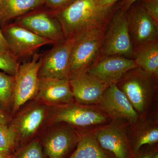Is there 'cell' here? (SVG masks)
Returning <instances> with one entry per match:
<instances>
[{
    "mask_svg": "<svg viewBox=\"0 0 158 158\" xmlns=\"http://www.w3.org/2000/svg\"><path fill=\"white\" fill-rule=\"evenodd\" d=\"M69 158H112L102 148L92 134L80 135L77 148Z\"/></svg>",
    "mask_w": 158,
    "mask_h": 158,
    "instance_id": "cell-21",
    "label": "cell"
},
{
    "mask_svg": "<svg viewBox=\"0 0 158 158\" xmlns=\"http://www.w3.org/2000/svg\"><path fill=\"white\" fill-rule=\"evenodd\" d=\"M158 152L157 144L144 145L131 158H152Z\"/></svg>",
    "mask_w": 158,
    "mask_h": 158,
    "instance_id": "cell-28",
    "label": "cell"
},
{
    "mask_svg": "<svg viewBox=\"0 0 158 158\" xmlns=\"http://www.w3.org/2000/svg\"><path fill=\"white\" fill-rule=\"evenodd\" d=\"M69 81L74 100L77 103L85 106L98 104L109 86L88 71L71 76Z\"/></svg>",
    "mask_w": 158,
    "mask_h": 158,
    "instance_id": "cell-13",
    "label": "cell"
},
{
    "mask_svg": "<svg viewBox=\"0 0 158 158\" xmlns=\"http://www.w3.org/2000/svg\"><path fill=\"white\" fill-rule=\"evenodd\" d=\"M53 109L51 117L53 123H65L78 127L100 126L107 123L106 115L91 106L73 103L56 106Z\"/></svg>",
    "mask_w": 158,
    "mask_h": 158,
    "instance_id": "cell-7",
    "label": "cell"
},
{
    "mask_svg": "<svg viewBox=\"0 0 158 158\" xmlns=\"http://www.w3.org/2000/svg\"><path fill=\"white\" fill-rule=\"evenodd\" d=\"M145 11L158 24V0L139 1Z\"/></svg>",
    "mask_w": 158,
    "mask_h": 158,
    "instance_id": "cell-27",
    "label": "cell"
},
{
    "mask_svg": "<svg viewBox=\"0 0 158 158\" xmlns=\"http://www.w3.org/2000/svg\"><path fill=\"white\" fill-rule=\"evenodd\" d=\"M0 158H13V156L7 155L0 152Z\"/></svg>",
    "mask_w": 158,
    "mask_h": 158,
    "instance_id": "cell-33",
    "label": "cell"
},
{
    "mask_svg": "<svg viewBox=\"0 0 158 158\" xmlns=\"http://www.w3.org/2000/svg\"><path fill=\"white\" fill-rule=\"evenodd\" d=\"M9 51L8 44L0 29V52Z\"/></svg>",
    "mask_w": 158,
    "mask_h": 158,
    "instance_id": "cell-31",
    "label": "cell"
},
{
    "mask_svg": "<svg viewBox=\"0 0 158 158\" xmlns=\"http://www.w3.org/2000/svg\"><path fill=\"white\" fill-rule=\"evenodd\" d=\"M99 107L112 119H122L132 124L140 116L116 85L108 86L99 102Z\"/></svg>",
    "mask_w": 158,
    "mask_h": 158,
    "instance_id": "cell-12",
    "label": "cell"
},
{
    "mask_svg": "<svg viewBox=\"0 0 158 158\" xmlns=\"http://www.w3.org/2000/svg\"><path fill=\"white\" fill-rule=\"evenodd\" d=\"M13 158H44L41 144L35 140L20 150Z\"/></svg>",
    "mask_w": 158,
    "mask_h": 158,
    "instance_id": "cell-25",
    "label": "cell"
},
{
    "mask_svg": "<svg viewBox=\"0 0 158 158\" xmlns=\"http://www.w3.org/2000/svg\"><path fill=\"white\" fill-rule=\"evenodd\" d=\"M121 0H96L101 8L106 10H111L117 8V5Z\"/></svg>",
    "mask_w": 158,
    "mask_h": 158,
    "instance_id": "cell-29",
    "label": "cell"
},
{
    "mask_svg": "<svg viewBox=\"0 0 158 158\" xmlns=\"http://www.w3.org/2000/svg\"><path fill=\"white\" fill-rule=\"evenodd\" d=\"M133 49L126 11L117 7L105 30L100 58L118 55L132 59Z\"/></svg>",
    "mask_w": 158,
    "mask_h": 158,
    "instance_id": "cell-4",
    "label": "cell"
},
{
    "mask_svg": "<svg viewBox=\"0 0 158 158\" xmlns=\"http://www.w3.org/2000/svg\"><path fill=\"white\" fill-rule=\"evenodd\" d=\"M15 77L0 72V110L8 111L13 104Z\"/></svg>",
    "mask_w": 158,
    "mask_h": 158,
    "instance_id": "cell-22",
    "label": "cell"
},
{
    "mask_svg": "<svg viewBox=\"0 0 158 158\" xmlns=\"http://www.w3.org/2000/svg\"><path fill=\"white\" fill-rule=\"evenodd\" d=\"M139 1L140 0H121L117 4V8L126 11L133 4Z\"/></svg>",
    "mask_w": 158,
    "mask_h": 158,
    "instance_id": "cell-30",
    "label": "cell"
},
{
    "mask_svg": "<svg viewBox=\"0 0 158 158\" xmlns=\"http://www.w3.org/2000/svg\"><path fill=\"white\" fill-rule=\"evenodd\" d=\"M129 32L134 48L158 40V24L148 14L139 1L126 11Z\"/></svg>",
    "mask_w": 158,
    "mask_h": 158,
    "instance_id": "cell-11",
    "label": "cell"
},
{
    "mask_svg": "<svg viewBox=\"0 0 158 158\" xmlns=\"http://www.w3.org/2000/svg\"><path fill=\"white\" fill-rule=\"evenodd\" d=\"M76 39H66L55 44L51 49L41 55L38 77L69 80L71 52Z\"/></svg>",
    "mask_w": 158,
    "mask_h": 158,
    "instance_id": "cell-8",
    "label": "cell"
},
{
    "mask_svg": "<svg viewBox=\"0 0 158 158\" xmlns=\"http://www.w3.org/2000/svg\"><path fill=\"white\" fill-rule=\"evenodd\" d=\"M116 8L106 10L98 5L96 0H77L55 14L62 25L65 39H69L95 29L105 31Z\"/></svg>",
    "mask_w": 158,
    "mask_h": 158,
    "instance_id": "cell-1",
    "label": "cell"
},
{
    "mask_svg": "<svg viewBox=\"0 0 158 158\" xmlns=\"http://www.w3.org/2000/svg\"><path fill=\"white\" fill-rule=\"evenodd\" d=\"M37 98L49 106L74 103L73 93L67 79L39 78Z\"/></svg>",
    "mask_w": 158,
    "mask_h": 158,
    "instance_id": "cell-15",
    "label": "cell"
},
{
    "mask_svg": "<svg viewBox=\"0 0 158 158\" xmlns=\"http://www.w3.org/2000/svg\"><path fill=\"white\" fill-rule=\"evenodd\" d=\"M105 31L95 29L77 37L71 52L69 77L88 71L98 61L104 41Z\"/></svg>",
    "mask_w": 158,
    "mask_h": 158,
    "instance_id": "cell-3",
    "label": "cell"
},
{
    "mask_svg": "<svg viewBox=\"0 0 158 158\" xmlns=\"http://www.w3.org/2000/svg\"><path fill=\"white\" fill-rule=\"evenodd\" d=\"M36 10L19 18L14 23L54 44L66 39L62 25L54 12Z\"/></svg>",
    "mask_w": 158,
    "mask_h": 158,
    "instance_id": "cell-10",
    "label": "cell"
},
{
    "mask_svg": "<svg viewBox=\"0 0 158 158\" xmlns=\"http://www.w3.org/2000/svg\"><path fill=\"white\" fill-rule=\"evenodd\" d=\"M41 54L35 53L32 59L19 64L15 76L12 110L16 112L27 102L37 95L39 87L38 70Z\"/></svg>",
    "mask_w": 158,
    "mask_h": 158,
    "instance_id": "cell-6",
    "label": "cell"
},
{
    "mask_svg": "<svg viewBox=\"0 0 158 158\" xmlns=\"http://www.w3.org/2000/svg\"><path fill=\"white\" fill-rule=\"evenodd\" d=\"M140 117H147L156 95L158 78L137 68L129 71L116 84Z\"/></svg>",
    "mask_w": 158,
    "mask_h": 158,
    "instance_id": "cell-2",
    "label": "cell"
},
{
    "mask_svg": "<svg viewBox=\"0 0 158 158\" xmlns=\"http://www.w3.org/2000/svg\"><path fill=\"white\" fill-rule=\"evenodd\" d=\"M127 137L133 154L144 145L157 144V120L140 116L137 121L129 125Z\"/></svg>",
    "mask_w": 158,
    "mask_h": 158,
    "instance_id": "cell-17",
    "label": "cell"
},
{
    "mask_svg": "<svg viewBox=\"0 0 158 158\" xmlns=\"http://www.w3.org/2000/svg\"><path fill=\"white\" fill-rule=\"evenodd\" d=\"M129 123L124 119H112L94 131V136L102 148L113 158H131L133 154L127 137Z\"/></svg>",
    "mask_w": 158,
    "mask_h": 158,
    "instance_id": "cell-5",
    "label": "cell"
},
{
    "mask_svg": "<svg viewBox=\"0 0 158 158\" xmlns=\"http://www.w3.org/2000/svg\"><path fill=\"white\" fill-rule=\"evenodd\" d=\"M7 118L5 113L0 110V124L7 125Z\"/></svg>",
    "mask_w": 158,
    "mask_h": 158,
    "instance_id": "cell-32",
    "label": "cell"
},
{
    "mask_svg": "<svg viewBox=\"0 0 158 158\" xmlns=\"http://www.w3.org/2000/svg\"><path fill=\"white\" fill-rule=\"evenodd\" d=\"M45 0H0V26L3 27L44 5Z\"/></svg>",
    "mask_w": 158,
    "mask_h": 158,
    "instance_id": "cell-19",
    "label": "cell"
},
{
    "mask_svg": "<svg viewBox=\"0 0 158 158\" xmlns=\"http://www.w3.org/2000/svg\"><path fill=\"white\" fill-rule=\"evenodd\" d=\"M80 138V135L71 127H59L44 138L43 145L46 155L48 158H64L77 145Z\"/></svg>",
    "mask_w": 158,
    "mask_h": 158,
    "instance_id": "cell-16",
    "label": "cell"
},
{
    "mask_svg": "<svg viewBox=\"0 0 158 158\" xmlns=\"http://www.w3.org/2000/svg\"><path fill=\"white\" fill-rule=\"evenodd\" d=\"M132 59L137 67L158 79V40L144 43L134 48Z\"/></svg>",
    "mask_w": 158,
    "mask_h": 158,
    "instance_id": "cell-20",
    "label": "cell"
},
{
    "mask_svg": "<svg viewBox=\"0 0 158 158\" xmlns=\"http://www.w3.org/2000/svg\"><path fill=\"white\" fill-rule=\"evenodd\" d=\"M18 59L9 51L0 52V69L15 76L19 66Z\"/></svg>",
    "mask_w": 158,
    "mask_h": 158,
    "instance_id": "cell-24",
    "label": "cell"
},
{
    "mask_svg": "<svg viewBox=\"0 0 158 158\" xmlns=\"http://www.w3.org/2000/svg\"><path fill=\"white\" fill-rule=\"evenodd\" d=\"M17 140V135L12 126L0 124V152L7 155L13 156Z\"/></svg>",
    "mask_w": 158,
    "mask_h": 158,
    "instance_id": "cell-23",
    "label": "cell"
},
{
    "mask_svg": "<svg viewBox=\"0 0 158 158\" xmlns=\"http://www.w3.org/2000/svg\"><path fill=\"white\" fill-rule=\"evenodd\" d=\"M45 114L46 108L43 105H35L22 113L11 125L17 139L25 140L33 136L42 124Z\"/></svg>",
    "mask_w": 158,
    "mask_h": 158,
    "instance_id": "cell-18",
    "label": "cell"
},
{
    "mask_svg": "<svg viewBox=\"0 0 158 158\" xmlns=\"http://www.w3.org/2000/svg\"><path fill=\"white\" fill-rule=\"evenodd\" d=\"M77 0H45L44 5L56 13L68 7Z\"/></svg>",
    "mask_w": 158,
    "mask_h": 158,
    "instance_id": "cell-26",
    "label": "cell"
},
{
    "mask_svg": "<svg viewBox=\"0 0 158 158\" xmlns=\"http://www.w3.org/2000/svg\"><path fill=\"white\" fill-rule=\"evenodd\" d=\"M137 67L133 59L113 55L100 58L88 72L110 86L116 85L129 71Z\"/></svg>",
    "mask_w": 158,
    "mask_h": 158,
    "instance_id": "cell-14",
    "label": "cell"
},
{
    "mask_svg": "<svg viewBox=\"0 0 158 158\" xmlns=\"http://www.w3.org/2000/svg\"><path fill=\"white\" fill-rule=\"evenodd\" d=\"M1 31L9 51L18 60L33 56L43 46L55 44L52 40L40 37L14 23L2 27Z\"/></svg>",
    "mask_w": 158,
    "mask_h": 158,
    "instance_id": "cell-9",
    "label": "cell"
},
{
    "mask_svg": "<svg viewBox=\"0 0 158 158\" xmlns=\"http://www.w3.org/2000/svg\"><path fill=\"white\" fill-rule=\"evenodd\" d=\"M152 158H158V152L155 154L153 156Z\"/></svg>",
    "mask_w": 158,
    "mask_h": 158,
    "instance_id": "cell-34",
    "label": "cell"
}]
</instances>
